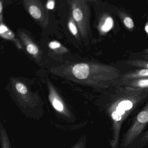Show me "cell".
<instances>
[{
  "mask_svg": "<svg viewBox=\"0 0 148 148\" xmlns=\"http://www.w3.org/2000/svg\"><path fill=\"white\" fill-rule=\"evenodd\" d=\"M15 88L18 93L21 95H26L28 93V88L25 84L21 82H17L15 84Z\"/></svg>",
  "mask_w": 148,
  "mask_h": 148,
  "instance_id": "cell-13",
  "label": "cell"
},
{
  "mask_svg": "<svg viewBox=\"0 0 148 148\" xmlns=\"http://www.w3.org/2000/svg\"><path fill=\"white\" fill-rule=\"evenodd\" d=\"M108 89L104 95L102 109L111 123V148H118L122 126L148 100V89L121 85Z\"/></svg>",
  "mask_w": 148,
  "mask_h": 148,
  "instance_id": "cell-1",
  "label": "cell"
},
{
  "mask_svg": "<svg viewBox=\"0 0 148 148\" xmlns=\"http://www.w3.org/2000/svg\"><path fill=\"white\" fill-rule=\"evenodd\" d=\"M71 3L72 12L81 36L86 39L90 35V10L86 1H73Z\"/></svg>",
  "mask_w": 148,
  "mask_h": 148,
  "instance_id": "cell-4",
  "label": "cell"
},
{
  "mask_svg": "<svg viewBox=\"0 0 148 148\" xmlns=\"http://www.w3.org/2000/svg\"><path fill=\"white\" fill-rule=\"evenodd\" d=\"M24 2L26 8L32 17L43 26H46L47 15L43 5L37 1H26Z\"/></svg>",
  "mask_w": 148,
  "mask_h": 148,
  "instance_id": "cell-5",
  "label": "cell"
},
{
  "mask_svg": "<svg viewBox=\"0 0 148 148\" xmlns=\"http://www.w3.org/2000/svg\"><path fill=\"white\" fill-rule=\"evenodd\" d=\"M148 144V130L144 132L129 148H144Z\"/></svg>",
  "mask_w": 148,
  "mask_h": 148,
  "instance_id": "cell-9",
  "label": "cell"
},
{
  "mask_svg": "<svg viewBox=\"0 0 148 148\" xmlns=\"http://www.w3.org/2000/svg\"><path fill=\"white\" fill-rule=\"evenodd\" d=\"M148 148V147H147V148Z\"/></svg>",
  "mask_w": 148,
  "mask_h": 148,
  "instance_id": "cell-22",
  "label": "cell"
},
{
  "mask_svg": "<svg viewBox=\"0 0 148 148\" xmlns=\"http://www.w3.org/2000/svg\"><path fill=\"white\" fill-rule=\"evenodd\" d=\"M113 21L112 18L108 17L106 19L103 25L101 27V31L104 32H107L110 31L113 27Z\"/></svg>",
  "mask_w": 148,
  "mask_h": 148,
  "instance_id": "cell-14",
  "label": "cell"
},
{
  "mask_svg": "<svg viewBox=\"0 0 148 148\" xmlns=\"http://www.w3.org/2000/svg\"><path fill=\"white\" fill-rule=\"evenodd\" d=\"M145 30L146 31V32L147 33H148V25H147V26H146V27H145Z\"/></svg>",
  "mask_w": 148,
  "mask_h": 148,
  "instance_id": "cell-21",
  "label": "cell"
},
{
  "mask_svg": "<svg viewBox=\"0 0 148 148\" xmlns=\"http://www.w3.org/2000/svg\"><path fill=\"white\" fill-rule=\"evenodd\" d=\"M68 27L70 32L72 34H73L74 36H77L78 33L77 27L76 26L75 23L72 20H71L68 23Z\"/></svg>",
  "mask_w": 148,
  "mask_h": 148,
  "instance_id": "cell-16",
  "label": "cell"
},
{
  "mask_svg": "<svg viewBox=\"0 0 148 148\" xmlns=\"http://www.w3.org/2000/svg\"><path fill=\"white\" fill-rule=\"evenodd\" d=\"M124 24L126 27L129 29H132L134 26L133 20L130 17H126L124 19Z\"/></svg>",
  "mask_w": 148,
  "mask_h": 148,
  "instance_id": "cell-17",
  "label": "cell"
},
{
  "mask_svg": "<svg viewBox=\"0 0 148 148\" xmlns=\"http://www.w3.org/2000/svg\"><path fill=\"white\" fill-rule=\"evenodd\" d=\"M49 98L52 105L57 111L64 112L65 107L62 99L51 86H49Z\"/></svg>",
  "mask_w": 148,
  "mask_h": 148,
  "instance_id": "cell-6",
  "label": "cell"
},
{
  "mask_svg": "<svg viewBox=\"0 0 148 148\" xmlns=\"http://www.w3.org/2000/svg\"><path fill=\"white\" fill-rule=\"evenodd\" d=\"M54 1H50L47 4V8L50 10H52L54 8Z\"/></svg>",
  "mask_w": 148,
  "mask_h": 148,
  "instance_id": "cell-19",
  "label": "cell"
},
{
  "mask_svg": "<svg viewBox=\"0 0 148 148\" xmlns=\"http://www.w3.org/2000/svg\"><path fill=\"white\" fill-rule=\"evenodd\" d=\"M0 33L1 36L5 38L12 39L14 38V35L13 34L11 31L8 30V28L2 24L1 25Z\"/></svg>",
  "mask_w": 148,
  "mask_h": 148,
  "instance_id": "cell-11",
  "label": "cell"
},
{
  "mask_svg": "<svg viewBox=\"0 0 148 148\" xmlns=\"http://www.w3.org/2000/svg\"><path fill=\"white\" fill-rule=\"evenodd\" d=\"M73 77L84 83L99 89L107 90L116 85L122 77L119 69L97 63H79L72 68Z\"/></svg>",
  "mask_w": 148,
  "mask_h": 148,
  "instance_id": "cell-2",
  "label": "cell"
},
{
  "mask_svg": "<svg viewBox=\"0 0 148 148\" xmlns=\"http://www.w3.org/2000/svg\"><path fill=\"white\" fill-rule=\"evenodd\" d=\"M121 78L124 82L139 79L148 78V69L143 68L141 70L128 73L124 75Z\"/></svg>",
  "mask_w": 148,
  "mask_h": 148,
  "instance_id": "cell-7",
  "label": "cell"
},
{
  "mask_svg": "<svg viewBox=\"0 0 148 148\" xmlns=\"http://www.w3.org/2000/svg\"><path fill=\"white\" fill-rule=\"evenodd\" d=\"M126 64L132 66L148 69V61L135 60L128 61Z\"/></svg>",
  "mask_w": 148,
  "mask_h": 148,
  "instance_id": "cell-10",
  "label": "cell"
},
{
  "mask_svg": "<svg viewBox=\"0 0 148 148\" xmlns=\"http://www.w3.org/2000/svg\"><path fill=\"white\" fill-rule=\"evenodd\" d=\"M61 46L60 43L56 41H52L49 44V47L52 50H56L59 48Z\"/></svg>",
  "mask_w": 148,
  "mask_h": 148,
  "instance_id": "cell-18",
  "label": "cell"
},
{
  "mask_svg": "<svg viewBox=\"0 0 148 148\" xmlns=\"http://www.w3.org/2000/svg\"><path fill=\"white\" fill-rule=\"evenodd\" d=\"M26 50L29 54L33 56L37 55L39 53L38 48L33 43H27L26 44Z\"/></svg>",
  "mask_w": 148,
  "mask_h": 148,
  "instance_id": "cell-15",
  "label": "cell"
},
{
  "mask_svg": "<svg viewBox=\"0 0 148 148\" xmlns=\"http://www.w3.org/2000/svg\"><path fill=\"white\" fill-rule=\"evenodd\" d=\"M0 7H1V9H0V12H1H1H2V5L1 1V2H0Z\"/></svg>",
  "mask_w": 148,
  "mask_h": 148,
  "instance_id": "cell-20",
  "label": "cell"
},
{
  "mask_svg": "<svg viewBox=\"0 0 148 148\" xmlns=\"http://www.w3.org/2000/svg\"><path fill=\"white\" fill-rule=\"evenodd\" d=\"M1 145L2 148H9V141L8 138V136L2 127L1 124Z\"/></svg>",
  "mask_w": 148,
  "mask_h": 148,
  "instance_id": "cell-12",
  "label": "cell"
},
{
  "mask_svg": "<svg viewBox=\"0 0 148 148\" xmlns=\"http://www.w3.org/2000/svg\"><path fill=\"white\" fill-rule=\"evenodd\" d=\"M120 85L139 89H148V78L139 79L125 81Z\"/></svg>",
  "mask_w": 148,
  "mask_h": 148,
  "instance_id": "cell-8",
  "label": "cell"
},
{
  "mask_svg": "<svg viewBox=\"0 0 148 148\" xmlns=\"http://www.w3.org/2000/svg\"><path fill=\"white\" fill-rule=\"evenodd\" d=\"M148 125V100L135 116L121 140L118 148H129L144 132Z\"/></svg>",
  "mask_w": 148,
  "mask_h": 148,
  "instance_id": "cell-3",
  "label": "cell"
},
{
  "mask_svg": "<svg viewBox=\"0 0 148 148\" xmlns=\"http://www.w3.org/2000/svg\"></svg>",
  "mask_w": 148,
  "mask_h": 148,
  "instance_id": "cell-23",
  "label": "cell"
}]
</instances>
